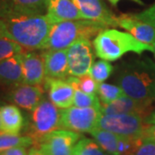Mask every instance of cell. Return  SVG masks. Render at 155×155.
Returning <instances> with one entry per match:
<instances>
[{"label":"cell","instance_id":"cell-21","mask_svg":"<svg viewBox=\"0 0 155 155\" xmlns=\"http://www.w3.org/2000/svg\"><path fill=\"white\" fill-rule=\"evenodd\" d=\"M12 10L23 14H46L47 0H10Z\"/></svg>","mask_w":155,"mask_h":155},{"label":"cell","instance_id":"cell-23","mask_svg":"<svg viewBox=\"0 0 155 155\" xmlns=\"http://www.w3.org/2000/svg\"><path fill=\"white\" fill-rule=\"evenodd\" d=\"M143 141L141 136L119 135L116 155H135Z\"/></svg>","mask_w":155,"mask_h":155},{"label":"cell","instance_id":"cell-9","mask_svg":"<svg viewBox=\"0 0 155 155\" xmlns=\"http://www.w3.org/2000/svg\"><path fill=\"white\" fill-rule=\"evenodd\" d=\"M90 39H80L67 48L69 75L80 77L88 74L95 54Z\"/></svg>","mask_w":155,"mask_h":155},{"label":"cell","instance_id":"cell-29","mask_svg":"<svg viewBox=\"0 0 155 155\" xmlns=\"http://www.w3.org/2000/svg\"><path fill=\"white\" fill-rule=\"evenodd\" d=\"M75 149L83 155H104V151L102 149L95 140L81 137L74 147Z\"/></svg>","mask_w":155,"mask_h":155},{"label":"cell","instance_id":"cell-20","mask_svg":"<svg viewBox=\"0 0 155 155\" xmlns=\"http://www.w3.org/2000/svg\"><path fill=\"white\" fill-rule=\"evenodd\" d=\"M90 134L92 135L95 140L98 143V145L104 152L116 155L117 143L119 139L118 134L98 127H96Z\"/></svg>","mask_w":155,"mask_h":155},{"label":"cell","instance_id":"cell-17","mask_svg":"<svg viewBox=\"0 0 155 155\" xmlns=\"http://www.w3.org/2000/svg\"><path fill=\"white\" fill-rule=\"evenodd\" d=\"M45 61L46 78L64 79L69 74L67 49L45 50L42 53Z\"/></svg>","mask_w":155,"mask_h":155},{"label":"cell","instance_id":"cell-4","mask_svg":"<svg viewBox=\"0 0 155 155\" xmlns=\"http://www.w3.org/2000/svg\"><path fill=\"white\" fill-rule=\"evenodd\" d=\"M110 28L102 22L87 19L64 21L54 23L41 50L67 49L80 39H91Z\"/></svg>","mask_w":155,"mask_h":155},{"label":"cell","instance_id":"cell-19","mask_svg":"<svg viewBox=\"0 0 155 155\" xmlns=\"http://www.w3.org/2000/svg\"><path fill=\"white\" fill-rule=\"evenodd\" d=\"M22 81V54L0 61V83L17 85Z\"/></svg>","mask_w":155,"mask_h":155},{"label":"cell","instance_id":"cell-30","mask_svg":"<svg viewBox=\"0 0 155 155\" xmlns=\"http://www.w3.org/2000/svg\"><path fill=\"white\" fill-rule=\"evenodd\" d=\"M131 16L138 20L149 23L153 27H155V3L153 5L150 6L149 8H147V10L141 11L140 13H137V14H133Z\"/></svg>","mask_w":155,"mask_h":155},{"label":"cell","instance_id":"cell-16","mask_svg":"<svg viewBox=\"0 0 155 155\" xmlns=\"http://www.w3.org/2000/svg\"><path fill=\"white\" fill-rule=\"evenodd\" d=\"M118 25L143 43L153 45L155 42V27L149 23L138 20L131 15H122L118 17Z\"/></svg>","mask_w":155,"mask_h":155},{"label":"cell","instance_id":"cell-41","mask_svg":"<svg viewBox=\"0 0 155 155\" xmlns=\"http://www.w3.org/2000/svg\"><path fill=\"white\" fill-rule=\"evenodd\" d=\"M0 109H1V106H0ZM0 133H2V132H1V130H0Z\"/></svg>","mask_w":155,"mask_h":155},{"label":"cell","instance_id":"cell-6","mask_svg":"<svg viewBox=\"0 0 155 155\" xmlns=\"http://www.w3.org/2000/svg\"><path fill=\"white\" fill-rule=\"evenodd\" d=\"M101 110L94 107L71 106L61 109L60 128L77 133H91L97 127Z\"/></svg>","mask_w":155,"mask_h":155},{"label":"cell","instance_id":"cell-14","mask_svg":"<svg viewBox=\"0 0 155 155\" xmlns=\"http://www.w3.org/2000/svg\"><path fill=\"white\" fill-rule=\"evenodd\" d=\"M45 88L49 100L58 108L66 109L73 105L75 90L67 80L61 78H45Z\"/></svg>","mask_w":155,"mask_h":155},{"label":"cell","instance_id":"cell-2","mask_svg":"<svg viewBox=\"0 0 155 155\" xmlns=\"http://www.w3.org/2000/svg\"><path fill=\"white\" fill-rule=\"evenodd\" d=\"M4 20L8 38L28 50L41 49L53 25L46 14H23L12 11Z\"/></svg>","mask_w":155,"mask_h":155},{"label":"cell","instance_id":"cell-36","mask_svg":"<svg viewBox=\"0 0 155 155\" xmlns=\"http://www.w3.org/2000/svg\"><path fill=\"white\" fill-rule=\"evenodd\" d=\"M27 155H47L39 147H31L28 150V154Z\"/></svg>","mask_w":155,"mask_h":155},{"label":"cell","instance_id":"cell-27","mask_svg":"<svg viewBox=\"0 0 155 155\" xmlns=\"http://www.w3.org/2000/svg\"><path fill=\"white\" fill-rule=\"evenodd\" d=\"M73 106L86 108L94 107L101 109V101L97 94H88L79 90H75L73 97Z\"/></svg>","mask_w":155,"mask_h":155},{"label":"cell","instance_id":"cell-32","mask_svg":"<svg viewBox=\"0 0 155 155\" xmlns=\"http://www.w3.org/2000/svg\"><path fill=\"white\" fill-rule=\"evenodd\" d=\"M10 0H0V18H5L12 12Z\"/></svg>","mask_w":155,"mask_h":155},{"label":"cell","instance_id":"cell-35","mask_svg":"<svg viewBox=\"0 0 155 155\" xmlns=\"http://www.w3.org/2000/svg\"><path fill=\"white\" fill-rule=\"evenodd\" d=\"M4 37L8 38V33H7L6 24L4 18H0V39Z\"/></svg>","mask_w":155,"mask_h":155},{"label":"cell","instance_id":"cell-11","mask_svg":"<svg viewBox=\"0 0 155 155\" xmlns=\"http://www.w3.org/2000/svg\"><path fill=\"white\" fill-rule=\"evenodd\" d=\"M84 19L106 24L109 27H119L118 17L103 3L102 0H72Z\"/></svg>","mask_w":155,"mask_h":155},{"label":"cell","instance_id":"cell-28","mask_svg":"<svg viewBox=\"0 0 155 155\" xmlns=\"http://www.w3.org/2000/svg\"><path fill=\"white\" fill-rule=\"evenodd\" d=\"M23 52V48L15 41L7 37L0 39V61Z\"/></svg>","mask_w":155,"mask_h":155},{"label":"cell","instance_id":"cell-26","mask_svg":"<svg viewBox=\"0 0 155 155\" xmlns=\"http://www.w3.org/2000/svg\"><path fill=\"white\" fill-rule=\"evenodd\" d=\"M113 70H114V67L109 61L101 60L93 63L88 74L97 83L100 84L108 79V78L113 72Z\"/></svg>","mask_w":155,"mask_h":155},{"label":"cell","instance_id":"cell-40","mask_svg":"<svg viewBox=\"0 0 155 155\" xmlns=\"http://www.w3.org/2000/svg\"><path fill=\"white\" fill-rule=\"evenodd\" d=\"M104 155H115V154H111V153H106Z\"/></svg>","mask_w":155,"mask_h":155},{"label":"cell","instance_id":"cell-1","mask_svg":"<svg viewBox=\"0 0 155 155\" xmlns=\"http://www.w3.org/2000/svg\"><path fill=\"white\" fill-rule=\"evenodd\" d=\"M116 81L128 97L153 103L155 101V62L149 58L122 63Z\"/></svg>","mask_w":155,"mask_h":155},{"label":"cell","instance_id":"cell-34","mask_svg":"<svg viewBox=\"0 0 155 155\" xmlns=\"http://www.w3.org/2000/svg\"><path fill=\"white\" fill-rule=\"evenodd\" d=\"M26 148L27 147H13L11 149L0 152V155H27L28 152Z\"/></svg>","mask_w":155,"mask_h":155},{"label":"cell","instance_id":"cell-5","mask_svg":"<svg viewBox=\"0 0 155 155\" xmlns=\"http://www.w3.org/2000/svg\"><path fill=\"white\" fill-rule=\"evenodd\" d=\"M61 110L50 100L42 98L31 114L30 137L37 143L47 134L60 129Z\"/></svg>","mask_w":155,"mask_h":155},{"label":"cell","instance_id":"cell-37","mask_svg":"<svg viewBox=\"0 0 155 155\" xmlns=\"http://www.w3.org/2000/svg\"><path fill=\"white\" fill-rule=\"evenodd\" d=\"M145 122H146L147 124L155 123V110L152 111L149 115L145 118Z\"/></svg>","mask_w":155,"mask_h":155},{"label":"cell","instance_id":"cell-38","mask_svg":"<svg viewBox=\"0 0 155 155\" xmlns=\"http://www.w3.org/2000/svg\"><path fill=\"white\" fill-rule=\"evenodd\" d=\"M108 1H109L113 6H116L117 5V4H118L121 0H108ZM131 1H133V2L138 4V5H144V3H143L141 0H131Z\"/></svg>","mask_w":155,"mask_h":155},{"label":"cell","instance_id":"cell-18","mask_svg":"<svg viewBox=\"0 0 155 155\" xmlns=\"http://www.w3.org/2000/svg\"><path fill=\"white\" fill-rule=\"evenodd\" d=\"M24 118L17 105H4L0 109V130L2 133L19 134L23 127Z\"/></svg>","mask_w":155,"mask_h":155},{"label":"cell","instance_id":"cell-25","mask_svg":"<svg viewBox=\"0 0 155 155\" xmlns=\"http://www.w3.org/2000/svg\"><path fill=\"white\" fill-rule=\"evenodd\" d=\"M97 96L99 97L101 104H106L115 101L125 93L119 85L110 84L107 83H100L97 89Z\"/></svg>","mask_w":155,"mask_h":155},{"label":"cell","instance_id":"cell-8","mask_svg":"<svg viewBox=\"0 0 155 155\" xmlns=\"http://www.w3.org/2000/svg\"><path fill=\"white\" fill-rule=\"evenodd\" d=\"M81 137L79 133L60 128L47 134L36 144L47 155H72Z\"/></svg>","mask_w":155,"mask_h":155},{"label":"cell","instance_id":"cell-7","mask_svg":"<svg viewBox=\"0 0 155 155\" xmlns=\"http://www.w3.org/2000/svg\"><path fill=\"white\" fill-rule=\"evenodd\" d=\"M147 123L137 114H101L97 127L122 136H141Z\"/></svg>","mask_w":155,"mask_h":155},{"label":"cell","instance_id":"cell-39","mask_svg":"<svg viewBox=\"0 0 155 155\" xmlns=\"http://www.w3.org/2000/svg\"><path fill=\"white\" fill-rule=\"evenodd\" d=\"M152 47H153V55H154V58H155V42L153 43V44L152 45Z\"/></svg>","mask_w":155,"mask_h":155},{"label":"cell","instance_id":"cell-13","mask_svg":"<svg viewBox=\"0 0 155 155\" xmlns=\"http://www.w3.org/2000/svg\"><path fill=\"white\" fill-rule=\"evenodd\" d=\"M23 71L22 83L28 84H41L46 78L45 61L42 54L35 52L22 53Z\"/></svg>","mask_w":155,"mask_h":155},{"label":"cell","instance_id":"cell-31","mask_svg":"<svg viewBox=\"0 0 155 155\" xmlns=\"http://www.w3.org/2000/svg\"><path fill=\"white\" fill-rule=\"evenodd\" d=\"M135 155H155V140H144Z\"/></svg>","mask_w":155,"mask_h":155},{"label":"cell","instance_id":"cell-3","mask_svg":"<svg viewBox=\"0 0 155 155\" xmlns=\"http://www.w3.org/2000/svg\"><path fill=\"white\" fill-rule=\"evenodd\" d=\"M93 47L96 55L108 61H117L129 52L140 55L146 51H153L152 45L140 41L130 33L110 28L95 37Z\"/></svg>","mask_w":155,"mask_h":155},{"label":"cell","instance_id":"cell-12","mask_svg":"<svg viewBox=\"0 0 155 155\" xmlns=\"http://www.w3.org/2000/svg\"><path fill=\"white\" fill-rule=\"evenodd\" d=\"M44 90L40 84L21 83L15 85L8 95V100L26 110H33L42 100Z\"/></svg>","mask_w":155,"mask_h":155},{"label":"cell","instance_id":"cell-15","mask_svg":"<svg viewBox=\"0 0 155 155\" xmlns=\"http://www.w3.org/2000/svg\"><path fill=\"white\" fill-rule=\"evenodd\" d=\"M46 15L54 23L84 19L72 0H47Z\"/></svg>","mask_w":155,"mask_h":155},{"label":"cell","instance_id":"cell-33","mask_svg":"<svg viewBox=\"0 0 155 155\" xmlns=\"http://www.w3.org/2000/svg\"><path fill=\"white\" fill-rule=\"evenodd\" d=\"M142 138L144 140H155V123L147 124L142 134Z\"/></svg>","mask_w":155,"mask_h":155},{"label":"cell","instance_id":"cell-22","mask_svg":"<svg viewBox=\"0 0 155 155\" xmlns=\"http://www.w3.org/2000/svg\"><path fill=\"white\" fill-rule=\"evenodd\" d=\"M34 144L33 138L29 135L0 133V152L18 147H28Z\"/></svg>","mask_w":155,"mask_h":155},{"label":"cell","instance_id":"cell-24","mask_svg":"<svg viewBox=\"0 0 155 155\" xmlns=\"http://www.w3.org/2000/svg\"><path fill=\"white\" fill-rule=\"evenodd\" d=\"M67 81L72 85L74 90H79L88 94L97 93L99 83H97L96 80H94L89 74L80 76V77L71 76L70 78H67Z\"/></svg>","mask_w":155,"mask_h":155},{"label":"cell","instance_id":"cell-10","mask_svg":"<svg viewBox=\"0 0 155 155\" xmlns=\"http://www.w3.org/2000/svg\"><path fill=\"white\" fill-rule=\"evenodd\" d=\"M153 102L137 100L124 94L110 104H101V113L104 115L111 114H137L143 117L149 115Z\"/></svg>","mask_w":155,"mask_h":155}]
</instances>
